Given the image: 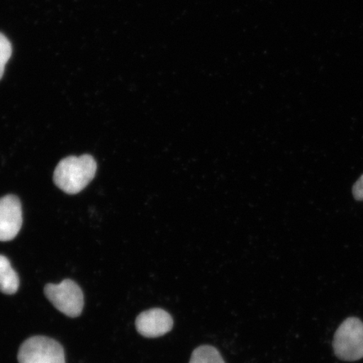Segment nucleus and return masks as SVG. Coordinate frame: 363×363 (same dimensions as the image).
Instances as JSON below:
<instances>
[{
    "label": "nucleus",
    "mask_w": 363,
    "mask_h": 363,
    "mask_svg": "<svg viewBox=\"0 0 363 363\" xmlns=\"http://www.w3.org/2000/svg\"><path fill=\"white\" fill-rule=\"evenodd\" d=\"M96 171L97 163L92 156L67 157L58 163L54 184L66 194H79L94 179Z\"/></svg>",
    "instance_id": "f257e3e1"
},
{
    "label": "nucleus",
    "mask_w": 363,
    "mask_h": 363,
    "mask_svg": "<svg viewBox=\"0 0 363 363\" xmlns=\"http://www.w3.org/2000/svg\"><path fill=\"white\" fill-rule=\"evenodd\" d=\"M333 348L335 356L346 362L363 358V323L357 318H348L335 331Z\"/></svg>",
    "instance_id": "f03ea898"
},
{
    "label": "nucleus",
    "mask_w": 363,
    "mask_h": 363,
    "mask_svg": "<svg viewBox=\"0 0 363 363\" xmlns=\"http://www.w3.org/2000/svg\"><path fill=\"white\" fill-rule=\"evenodd\" d=\"M44 293L52 306L68 317H78L83 311V291L72 280L65 279L59 284H47Z\"/></svg>",
    "instance_id": "7ed1b4c3"
},
{
    "label": "nucleus",
    "mask_w": 363,
    "mask_h": 363,
    "mask_svg": "<svg viewBox=\"0 0 363 363\" xmlns=\"http://www.w3.org/2000/svg\"><path fill=\"white\" fill-rule=\"evenodd\" d=\"M19 363H66L65 352L57 340L36 335L25 340L18 352Z\"/></svg>",
    "instance_id": "20e7f679"
},
{
    "label": "nucleus",
    "mask_w": 363,
    "mask_h": 363,
    "mask_svg": "<svg viewBox=\"0 0 363 363\" xmlns=\"http://www.w3.org/2000/svg\"><path fill=\"white\" fill-rule=\"evenodd\" d=\"M20 199L15 195L0 199V242H9L16 238L22 226Z\"/></svg>",
    "instance_id": "39448f33"
},
{
    "label": "nucleus",
    "mask_w": 363,
    "mask_h": 363,
    "mask_svg": "<svg viewBox=\"0 0 363 363\" xmlns=\"http://www.w3.org/2000/svg\"><path fill=\"white\" fill-rule=\"evenodd\" d=\"M174 320L162 308H152L140 314L135 320V328L144 337L156 338L169 333Z\"/></svg>",
    "instance_id": "423d86ee"
},
{
    "label": "nucleus",
    "mask_w": 363,
    "mask_h": 363,
    "mask_svg": "<svg viewBox=\"0 0 363 363\" xmlns=\"http://www.w3.org/2000/svg\"><path fill=\"white\" fill-rule=\"evenodd\" d=\"M20 279L6 257L0 255V292L11 295L19 289Z\"/></svg>",
    "instance_id": "0eeeda50"
},
{
    "label": "nucleus",
    "mask_w": 363,
    "mask_h": 363,
    "mask_svg": "<svg viewBox=\"0 0 363 363\" xmlns=\"http://www.w3.org/2000/svg\"><path fill=\"white\" fill-rule=\"evenodd\" d=\"M189 363H225L217 349L211 346H201L194 351Z\"/></svg>",
    "instance_id": "6e6552de"
},
{
    "label": "nucleus",
    "mask_w": 363,
    "mask_h": 363,
    "mask_svg": "<svg viewBox=\"0 0 363 363\" xmlns=\"http://www.w3.org/2000/svg\"><path fill=\"white\" fill-rule=\"evenodd\" d=\"M12 54V47L6 36L0 33V79H1L4 68H6V63L9 59L11 58Z\"/></svg>",
    "instance_id": "1a4fd4ad"
},
{
    "label": "nucleus",
    "mask_w": 363,
    "mask_h": 363,
    "mask_svg": "<svg viewBox=\"0 0 363 363\" xmlns=\"http://www.w3.org/2000/svg\"><path fill=\"white\" fill-rule=\"evenodd\" d=\"M352 193L357 201H363V175L354 184Z\"/></svg>",
    "instance_id": "9d476101"
}]
</instances>
